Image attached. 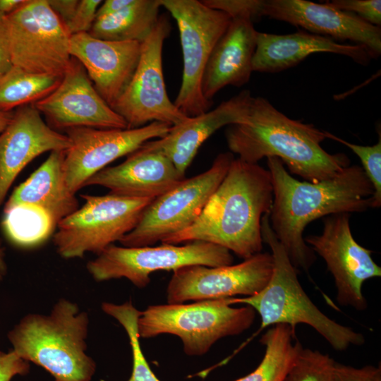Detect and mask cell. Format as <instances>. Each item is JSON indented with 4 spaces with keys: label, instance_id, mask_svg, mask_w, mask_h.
Masks as SVG:
<instances>
[{
    "label": "cell",
    "instance_id": "obj_2",
    "mask_svg": "<svg viewBox=\"0 0 381 381\" xmlns=\"http://www.w3.org/2000/svg\"><path fill=\"white\" fill-rule=\"evenodd\" d=\"M272 201L269 170L234 159L195 222L162 243L204 241L248 259L262 250L261 221L270 213Z\"/></svg>",
    "mask_w": 381,
    "mask_h": 381
},
{
    "label": "cell",
    "instance_id": "obj_25",
    "mask_svg": "<svg viewBox=\"0 0 381 381\" xmlns=\"http://www.w3.org/2000/svg\"><path fill=\"white\" fill-rule=\"evenodd\" d=\"M160 0H135L118 13L96 19L88 33L109 41L142 42L157 24Z\"/></svg>",
    "mask_w": 381,
    "mask_h": 381
},
{
    "label": "cell",
    "instance_id": "obj_23",
    "mask_svg": "<svg viewBox=\"0 0 381 381\" xmlns=\"http://www.w3.org/2000/svg\"><path fill=\"white\" fill-rule=\"evenodd\" d=\"M258 31L253 22L246 18H233L214 46L202 79L205 98L213 97L227 85L241 87L248 83L253 72V57Z\"/></svg>",
    "mask_w": 381,
    "mask_h": 381
},
{
    "label": "cell",
    "instance_id": "obj_41",
    "mask_svg": "<svg viewBox=\"0 0 381 381\" xmlns=\"http://www.w3.org/2000/svg\"><path fill=\"white\" fill-rule=\"evenodd\" d=\"M13 111H0V134L4 131L6 126L10 123L13 115Z\"/></svg>",
    "mask_w": 381,
    "mask_h": 381
},
{
    "label": "cell",
    "instance_id": "obj_31",
    "mask_svg": "<svg viewBox=\"0 0 381 381\" xmlns=\"http://www.w3.org/2000/svg\"><path fill=\"white\" fill-rule=\"evenodd\" d=\"M326 138L339 142L351 149L360 159L362 169L374 188L373 208L381 205V136L373 145H361L344 140L325 131Z\"/></svg>",
    "mask_w": 381,
    "mask_h": 381
},
{
    "label": "cell",
    "instance_id": "obj_32",
    "mask_svg": "<svg viewBox=\"0 0 381 381\" xmlns=\"http://www.w3.org/2000/svg\"><path fill=\"white\" fill-rule=\"evenodd\" d=\"M208 7L227 14L231 19L255 20L262 17L264 0H202Z\"/></svg>",
    "mask_w": 381,
    "mask_h": 381
},
{
    "label": "cell",
    "instance_id": "obj_35",
    "mask_svg": "<svg viewBox=\"0 0 381 381\" xmlns=\"http://www.w3.org/2000/svg\"><path fill=\"white\" fill-rule=\"evenodd\" d=\"M332 381H381V366L355 368L335 362Z\"/></svg>",
    "mask_w": 381,
    "mask_h": 381
},
{
    "label": "cell",
    "instance_id": "obj_13",
    "mask_svg": "<svg viewBox=\"0 0 381 381\" xmlns=\"http://www.w3.org/2000/svg\"><path fill=\"white\" fill-rule=\"evenodd\" d=\"M323 222L322 233L308 236L305 242L323 258L333 276L338 303L364 310L368 303L363 294V284L366 280L380 277L381 268L373 260L372 250L354 239L349 214L329 215Z\"/></svg>",
    "mask_w": 381,
    "mask_h": 381
},
{
    "label": "cell",
    "instance_id": "obj_10",
    "mask_svg": "<svg viewBox=\"0 0 381 381\" xmlns=\"http://www.w3.org/2000/svg\"><path fill=\"white\" fill-rule=\"evenodd\" d=\"M234 159L230 152L220 153L207 170L181 179L155 198L135 228L119 243L125 247L150 246L188 228L226 176Z\"/></svg>",
    "mask_w": 381,
    "mask_h": 381
},
{
    "label": "cell",
    "instance_id": "obj_27",
    "mask_svg": "<svg viewBox=\"0 0 381 381\" xmlns=\"http://www.w3.org/2000/svg\"><path fill=\"white\" fill-rule=\"evenodd\" d=\"M63 75L35 73L13 66L0 78V111H13L44 98L60 83Z\"/></svg>",
    "mask_w": 381,
    "mask_h": 381
},
{
    "label": "cell",
    "instance_id": "obj_39",
    "mask_svg": "<svg viewBox=\"0 0 381 381\" xmlns=\"http://www.w3.org/2000/svg\"><path fill=\"white\" fill-rule=\"evenodd\" d=\"M25 0H0V16L9 14L18 8Z\"/></svg>",
    "mask_w": 381,
    "mask_h": 381
},
{
    "label": "cell",
    "instance_id": "obj_18",
    "mask_svg": "<svg viewBox=\"0 0 381 381\" xmlns=\"http://www.w3.org/2000/svg\"><path fill=\"white\" fill-rule=\"evenodd\" d=\"M70 140L46 123L33 105L18 107L0 134V207L28 164L46 152L66 151Z\"/></svg>",
    "mask_w": 381,
    "mask_h": 381
},
{
    "label": "cell",
    "instance_id": "obj_28",
    "mask_svg": "<svg viewBox=\"0 0 381 381\" xmlns=\"http://www.w3.org/2000/svg\"><path fill=\"white\" fill-rule=\"evenodd\" d=\"M2 226L8 239L23 248L42 243L56 228L44 210L32 205H20L4 210Z\"/></svg>",
    "mask_w": 381,
    "mask_h": 381
},
{
    "label": "cell",
    "instance_id": "obj_37",
    "mask_svg": "<svg viewBox=\"0 0 381 381\" xmlns=\"http://www.w3.org/2000/svg\"><path fill=\"white\" fill-rule=\"evenodd\" d=\"M79 0H47L49 5L65 25L73 16Z\"/></svg>",
    "mask_w": 381,
    "mask_h": 381
},
{
    "label": "cell",
    "instance_id": "obj_38",
    "mask_svg": "<svg viewBox=\"0 0 381 381\" xmlns=\"http://www.w3.org/2000/svg\"><path fill=\"white\" fill-rule=\"evenodd\" d=\"M135 0H106L99 5L96 19L111 16L133 4Z\"/></svg>",
    "mask_w": 381,
    "mask_h": 381
},
{
    "label": "cell",
    "instance_id": "obj_21",
    "mask_svg": "<svg viewBox=\"0 0 381 381\" xmlns=\"http://www.w3.org/2000/svg\"><path fill=\"white\" fill-rule=\"evenodd\" d=\"M181 179L164 155L143 144L122 163L105 167L93 175L84 186H102L109 193L123 197L155 199Z\"/></svg>",
    "mask_w": 381,
    "mask_h": 381
},
{
    "label": "cell",
    "instance_id": "obj_5",
    "mask_svg": "<svg viewBox=\"0 0 381 381\" xmlns=\"http://www.w3.org/2000/svg\"><path fill=\"white\" fill-rule=\"evenodd\" d=\"M263 242L272 250L274 268L272 277L259 293L243 298H229V303L253 308L261 318L258 331L231 356L233 357L267 327L279 324L289 325L293 330L298 324L313 327L336 351H343L351 346H361L364 336L342 325L324 314L310 300L301 285L298 271L292 265L284 247L276 237L269 221V213L261 221Z\"/></svg>",
    "mask_w": 381,
    "mask_h": 381
},
{
    "label": "cell",
    "instance_id": "obj_33",
    "mask_svg": "<svg viewBox=\"0 0 381 381\" xmlns=\"http://www.w3.org/2000/svg\"><path fill=\"white\" fill-rule=\"evenodd\" d=\"M326 3L334 8L353 13L372 25H381L380 0H333Z\"/></svg>",
    "mask_w": 381,
    "mask_h": 381
},
{
    "label": "cell",
    "instance_id": "obj_7",
    "mask_svg": "<svg viewBox=\"0 0 381 381\" xmlns=\"http://www.w3.org/2000/svg\"><path fill=\"white\" fill-rule=\"evenodd\" d=\"M70 37L47 0H25L0 16V48L13 66L28 72L64 75L71 60Z\"/></svg>",
    "mask_w": 381,
    "mask_h": 381
},
{
    "label": "cell",
    "instance_id": "obj_16",
    "mask_svg": "<svg viewBox=\"0 0 381 381\" xmlns=\"http://www.w3.org/2000/svg\"><path fill=\"white\" fill-rule=\"evenodd\" d=\"M32 105L53 129L128 128L125 120L97 92L83 65L73 57L56 88Z\"/></svg>",
    "mask_w": 381,
    "mask_h": 381
},
{
    "label": "cell",
    "instance_id": "obj_6",
    "mask_svg": "<svg viewBox=\"0 0 381 381\" xmlns=\"http://www.w3.org/2000/svg\"><path fill=\"white\" fill-rule=\"evenodd\" d=\"M256 312L249 306L236 308L229 298L192 303L149 306L138 320L140 339L169 334L179 337L184 353L200 356L219 339L238 335L254 322Z\"/></svg>",
    "mask_w": 381,
    "mask_h": 381
},
{
    "label": "cell",
    "instance_id": "obj_11",
    "mask_svg": "<svg viewBox=\"0 0 381 381\" xmlns=\"http://www.w3.org/2000/svg\"><path fill=\"white\" fill-rule=\"evenodd\" d=\"M233 262L228 249L204 241L143 247L111 244L87 263V270L97 282L126 278L143 289L150 284V276L155 272H174L191 265L220 267Z\"/></svg>",
    "mask_w": 381,
    "mask_h": 381
},
{
    "label": "cell",
    "instance_id": "obj_20",
    "mask_svg": "<svg viewBox=\"0 0 381 381\" xmlns=\"http://www.w3.org/2000/svg\"><path fill=\"white\" fill-rule=\"evenodd\" d=\"M253 96L248 90L222 102L213 110L188 117L171 127L163 138L150 140L144 145L164 155L183 179L200 147L219 128L245 122Z\"/></svg>",
    "mask_w": 381,
    "mask_h": 381
},
{
    "label": "cell",
    "instance_id": "obj_3",
    "mask_svg": "<svg viewBox=\"0 0 381 381\" xmlns=\"http://www.w3.org/2000/svg\"><path fill=\"white\" fill-rule=\"evenodd\" d=\"M225 135L230 152L238 159L258 164L264 157H277L290 173L308 182L332 179L350 164L346 155L322 147L325 131L289 118L262 97H253L245 122L228 126Z\"/></svg>",
    "mask_w": 381,
    "mask_h": 381
},
{
    "label": "cell",
    "instance_id": "obj_12",
    "mask_svg": "<svg viewBox=\"0 0 381 381\" xmlns=\"http://www.w3.org/2000/svg\"><path fill=\"white\" fill-rule=\"evenodd\" d=\"M170 30L167 16H159L150 34L141 42L140 59L130 82L111 107L125 120L128 128L155 121L173 126L188 118L170 100L166 90L162 49Z\"/></svg>",
    "mask_w": 381,
    "mask_h": 381
},
{
    "label": "cell",
    "instance_id": "obj_17",
    "mask_svg": "<svg viewBox=\"0 0 381 381\" xmlns=\"http://www.w3.org/2000/svg\"><path fill=\"white\" fill-rule=\"evenodd\" d=\"M262 16L303 28L310 33L362 45L372 59L381 54V28L327 3L307 0H264Z\"/></svg>",
    "mask_w": 381,
    "mask_h": 381
},
{
    "label": "cell",
    "instance_id": "obj_29",
    "mask_svg": "<svg viewBox=\"0 0 381 381\" xmlns=\"http://www.w3.org/2000/svg\"><path fill=\"white\" fill-rule=\"evenodd\" d=\"M101 307L104 313L118 321L128 335L133 365L131 377L127 381H160L151 370L141 349L137 328L141 311L133 306L131 300L121 304L104 302Z\"/></svg>",
    "mask_w": 381,
    "mask_h": 381
},
{
    "label": "cell",
    "instance_id": "obj_30",
    "mask_svg": "<svg viewBox=\"0 0 381 381\" xmlns=\"http://www.w3.org/2000/svg\"><path fill=\"white\" fill-rule=\"evenodd\" d=\"M335 362L327 353L303 347L283 381H332Z\"/></svg>",
    "mask_w": 381,
    "mask_h": 381
},
{
    "label": "cell",
    "instance_id": "obj_24",
    "mask_svg": "<svg viewBox=\"0 0 381 381\" xmlns=\"http://www.w3.org/2000/svg\"><path fill=\"white\" fill-rule=\"evenodd\" d=\"M65 151H52L47 159L11 194L4 210L32 205L44 210L57 226L79 207L75 194L68 189L64 172Z\"/></svg>",
    "mask_w": 381,
    "mask_h": 381
},
{
    "label": "cell",
    "instance_id": "obj_9",
    "mask_svg": "<svg viewBox=\"0 0 381 381\" xmlns=\"http://www.w3.org/2000/svg\"><path fill=\"white\" fill-rule=\"evenodd\" d=\"M175 19L183 56L181 85L174 101L186 116L207 111L212 101L202 92V79L210 54L229 25L231 18L198 0H160Z\"/></svg>",
    "mask_w": 381,
    "mask_h": 381
},
{
    "label": "cell",
    "instance_id": "obj_1",
    "mask_svg": "<svg viewBox=\"0 0 381 381\" xmlns=\"http://www.w3.org/2000/svg\"><path fill=\"white\" fill-rule=\"evenodd\" d=\"M267 164L273 187L270 226L295 268L308 272L316 257L304 240L307 225L323 217L373 208V186L358 165L312 183L294 179L277 157L267 158Z\"/></svg>",
    "mask_w": 381,
    "mask_h": 381
},
{
    "label": "cell",
    "instance_id": "obj_26",
    "mask_svg": "<svg viewBox=\"0 0 381 381\" xmlns=\"http://www.w3.org/2000/svg\"><path fill=\"white\" fill-rule=\"evenodd\" d=\"M295 332L284 324L268 329L260 339L265 346L261 362L253 371L235 381H283L303 348Z\"/></svg>",
    "mask_w": 381,
    "mask_h": 381
},
{
    "label": "cell",
    "instance_id": "obj_40",
    "mask_svg": "<svg viewBox=\"0 0 381 381\" xmlns=\"http://www.w3.org/2000/svg\"><path fill=\"white\" fill-rule=\"evenodd\" d=\"M13 66L8 56L0 48V78Z\"/></svg>",
    "mask_w": 381,
    "mask_h": 381
},
{
    "label": "cell",
    "instance_id": "obj_42",
    "mask_svg": "<svg viewBox=\"0 0 381 381\" xmlns=\"http://www.w3.org/2000/svg\"><path fill=\"white\" fill-rule=\"evenodd\" d=\"M7 274V265L5 260V249L0 246V282Z\"/></svg>",
    "mask_w": 381,
    "mask_h": 381
},
{
    "label": "cell",
    "instance_id": "obj_15",
    "mask_svg": "<svg viewBox=\"0 0 381 381\" xmlns=\"http://www.w3.org/2000/svg\"><path fill=\"white\" fill-rule=\"evenodd\" d=\"M171 127L155 121L135 128L75 127L65 130L70 146L64 153L63 168L68 189L75 194L109 164L128 156L152 139L164 137Z\"/></svg>",
    "mask_w": 381,
    "mask_h": 381
},
{
    "label": "cell",
    "instance_id": "obj_34",
    "mask_svg": "<svg viewBox=\"0 0 381 381\" xmlns=\"http://www.w3.org/2000/svg\"><path fill=\"white\" fill-rule=\"evenodd\" d=\"M101 0H79L71 18L64 25L70 35L88 32L96 20Z\"/></svg>",
    "mask_w": 381,
    "mask_h": 381
},
{
    "label": "cell",
    "instance_id": "obj_22",
    "mask_svg": "<svg viewBox=\"0 0 381 381\" xmlns=\"http://www.w3.org/2000/svg\"><path fill=\"white\" fill-rule=\"evenodd\" d=\"M327 52L348 56L367 66L372 59L365 47L339 43L319 35L298 30L287 35L258 32L253 71L277 73L296 66L310 54Z\"/></svg>",
    "mask_w": 381,
    "mask_h": 381
},
{
    "label": "cell",
    "instance_id": "obj_36",
    "mask_svg": "<svg viewBox=\"0 0 381 381\" xmlns=\"http://www.w3.org/2000/svg\"><path fill=\"white\" fill-rule=\"evenodd\" d=\"M30 370V363L11 350H0V381H11L17 375H25Z\"/></svg>",
    "mask_w": 381,
    "mask_h": 381
},
{
    "label": "cell",
    "instance_id": "obj_19",
    "mask_svg": "<svg viewBox=\"0 0 381 381\" xmlns=\"http://www.w3.org/2000/svg\"><path fill=\"white\" fill-rule=\"evenodd\" d=\"M141 42L109 41L88 32L70 37L69 52L85 69L95 88L110 106L130 82L138 66Z\"/></svg>",
    "mask_w": 381,
    "mask_h": 381
},
{
    "label": "cell",
    "instance_id": "obj_4",
    "mask_svg": "<svg viewBox=\"0 0 381 381\" xmlns=\"http://www.w3.org/2000/svg\"><path fill=\"white\" fill-rule=\"evenodd\" d=\"M89 315L61 298L47 315L30 313L7 334L12 350L46 370L55 381H91L96 363L87 353Z\"/></svg>",
    "mask_w": 381,
    "mask_h": 381
},
{
    "label": "cell",
    "instance_id": "obj_14",
    "mask_svg": "<svg viewBox=\"0 0 381 381\" xmlns=\"http://www.w3.org/2000/svg\"><path fill=\"white\" fill-rule=\"evenodd\" d=\"M273 268L269 253H259L236 265L183 267L173 272L167 288V303L251 296L265 287Z\"/></svg>",
    "mask_w": 381,
    "mask_h": 381
},
{
    "label": "cell",
    "instance_id": "obj_8",
    "mask_svg": "<svg viewBox=\"0 0 381 381\" xmlns=\"http://www.w3.org/2000/svg\"><path fill=\"white\" fill-rule=\"evenodd\" d=\"M85 203L57 224L53 243L65 259L97 255L132 231L153 198L83 194Z\"/></svg>",
    "mask_w": 381,
    "mask_h": 381
}]
</instances>
